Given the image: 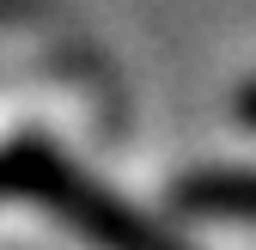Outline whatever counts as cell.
Returning <instances> with one entry per match:
<instances>
[{"instance_id":"3","label":"cell","mask_w":256,"mask_h":250,"mask_svg":"<svg viewBox=\"0 0 256 250\" xmlns=\"http://www.w3.org/2000/svg\"><path fill=\"white\" fill-rule=\"evenodd\" d=\"M238 116H244V122H250V128H256V86H250V92H244V98H238Z\"/></svg>"},{"instance_id":"2","label":"cell","mask_w":256,"mask_h":250,"mask_svg":"<svg viewBox=\"0 0 256 250\" xmlns=\"http://www.w3.org/2000/svg\"><path fill=\"white\" fill-rule=\"evenodd\" d=\"M177 208L196 220H256V171H196L177 183Z\"/></svg>"},{"instance_id":"1","label":"cell","mask_w":256,"mask_h":250,"mask_svg":"<svg viewBox=\"0 0 256 250\" xmlns=\"http://www.w3.org/2000/svg\"><path fill=\"white\" fill-rule=\"evenodd\" d=\"M0 196H18L30 208L55 214L68 232H80L92 250H189L158 220L134 214L116 190H104L92 171L68 165L49 140H12L0 152Z\"/></svg>"}]
</instances>
